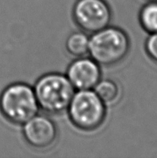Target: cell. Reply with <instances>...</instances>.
Masks as SVG:
<instances>
[{
    "mask_svg": "<svg viewBox=\"0 0 157 158\" xmlns=\"http://www.w3.org/2000/svg\"><path fill=\"white\" fill-rule=\"evenodd\" d=\"M22 126L25 140L35 149L46 150L56 141L58 137L56 125L48 116L36 114Z\"/></svg>",
    "mask_w": 157,
    "mask_h": 158,
    "instance_id": "8992f818",
    "label": "cell"
},
{
    "mask_svg": "<svg viewBox=\"0 0 157 158\" xmlns=\"http://www.w3.org/2000/svg\"><path fill=\"white\" fill-rule=\"evenodd\" d=\"M39 109L49 114L67 110L75 89L66 75L50 73L42 76L33 87Z\"/></svg>",
    "mask_w": 157,
    "mask_h": 158,
    "instance_id": "6da1fadb",
    "label": "cell"
},
{
    "mask_svg": "<svg viewBox=\"0 0 157 158\" xmlns=\"http://www.w3.org/2000/svg\"><path fill=\"white\" fill-rule=\"evenodd\" d=\"M72 124L83 131L99 128L106 117V106L93 89L77 90L67 109Z\"/></svg>",
    "mask_w": 157,
    "mask_h": 158,
    "instance_id": "277c9868",
    "label": "cell"
},
{
    "mask_svg": "<svg viewBox=\"0 0 157 158\" xmlns=\"http://www.w3.org/2000/svg\"><path fill=\"white\" fill-rule=\"evenodd\" d=\"M39 110L34 89L25 83L9 85L0 95V111L9 122L23 125Z\"/></svg>",
    "mask_w": 157,
    "mask_h": 158,
    "instance_id": "3957f363",
    "label": "cell"
},
{
    "mask_svg": "<svg viewBox=\"0 0 157 158\" xmlns=\"http://www.w3.org/2000/svg\"><path fill=\"white\" fill-rule=\"evenodd\" d=\"M93 90L106 105L115 103L120 94L119 85L114 80L109 79H101L95 85Z\"/></svg>",
    "mask_w": 157,
    "mask_h": 158,
    "instance_id": "30bf717a",
    "label": "cell"
},
{
    "mask_svg": "<svg viewBox=\"0 0 157 158\" xmlns=\"http://www.w3.org/2000/svg\"><path fill=\"white\" fill-rule=\"evenodd\" d=\"M66 77L77 90L93 89L102 77L100 66L92 58L78 57L71 63Z\"/></svg>",
    "mask_w": 157,
    "mask_h": 158,
    "instance_id": "52a82bcc",
    "label": "cell"
},
{
    "mask_svg": "<svg viewBox=\"0 0 157 158\" xmlns=\"http://www.w3.org/2000/svg\"><path fill=\"white\" fill-rule=\"evenodd\" d=\"M130 49V40L125 31L107 26L89 36V54L99 66H112L123 61Z\"/></svg>",
    "mask_w": 157,
    "mask_h": 158,
    "instance_id": "7a4b0ae2",
    "label": "cell"
},
{
    "mask_svg": "<svg viewBox=\"0 0 157 158\" xmlns=\"http://www.w3.org/2000/svg\"><path fill=\"white\" fill-rule=\"evenodd\" d=\"M145 49L148 56L157 63V32L149 34L145 43Z\"/></svg>",
    "mask_w": 157,
    "mask_h": 158,
    "instance_id": "8fae6325",
    "label": "cell"
},
{
    "mask_svg": "<svg viewBox=\"0 0 157 158\" xmlns=\"http://www.w3.org/2000/svg\"></svg>",
    "mask_w": 157,
    "mask_h": 158,
    "instance_id": "7c38bea8",
    "label": "cell"
},
{
    "mask_svg": "<svg viewBox=\"0 0 157 158\" xmlns=\"http://www.w3.org/2000/svg\"><path fill=\"white\" fill-rule=\"evenodd\" d=\"M72 15L78 28L89 34L109 26L112 20L110 6L105 0H77Z\"/></svg>",
    "mask_w": 157,
    "mask_h": 158,
    "instance_id": "5b68a950",
    "label": "cell"
},
{
    "mask_svg": "<svg viewBox=\"0 0 157 158\" xmlns=\"http://www.w3.org/2000/svg\"><path fill=\"white\" fill-rule=\"evenodd\" d=\"M139 20L146 32L149 34L157 32V0H149L141 8Z\"/></svg>",
    "mask_w": 157,
    "mask_h": 158,
    "instance_id": "9c48e42d",
    "label": "cell"
},
{
    "mask_svg": "<svg viewBox=\"0 0 157 158\" xmlns=\"http://www.w3.org/2000/svg\"><path fill=\"white\" fill-rule=\"evenodd\" d=\"M89 36L83 31L71 33L66 41L67 52L75 58L86 56L89 54Z\"/></svg>",
    "mask_w": 157,
    "mask_h": 158,
    "instance_id": "ba28073f",
    "label": "cell"
}]
</instances>
